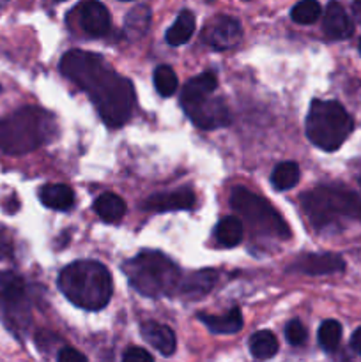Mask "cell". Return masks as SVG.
<instances>
[{"label": "cell", "mask_w": 361, "mask_h": 362, "mask_svg": "<svg viewBox=\"0 0 361 362\" xmlns=\"http://www.w3.org/2000/svg\"><path fill=\"white\" fill-rule=\"evenodd\" d=\"M285 338L290 345L299 346L306 341V329L299 320H290L285 327Z\"/></svg>", "instance_id": "obj_28"}, {"label": "cell", "mask_w": 361, "mask_h": 362, "mask_svg": "<svg viewBox=\"0 0 361 362\" xmlns=\"http://www.w3.org/2000/svg\"><path fill=\"white\" fill-rule=\"evenodd\" d=\"M354 124L349 113L336 101H311L306 117V136L315 147L333 152L342 147L353 131Z\"/></svg>", "instance_id": "obj_6"}, {"label": "cell", "mask_w": 361, "mask_h": 362, "mask_svg": "<svg viewBox=\"0 0 361 362\" xmlns=\"http://www.w3.org/2000/svg\"><path fill=\"white\" fill-rule=\"evenodd\" d=\"M230 205L237 214L243 216L244 221L257 235L275 237L280 240L290 239V228L282 216L275 211V207L246 187H236L232 191Z\"/></svg>", "instance_id": "obj_8"}, {"label": "cell", "mask_w": 361, "mask_h": 362, "mask_svg": "<svg viewBox=\"0 0 361 362\" xmlns=\"http://www.w3.org/2000/svg\"><path fill=\"white\" fill-rule=\"evenodd\" d=\"M250 352L255 359H271L278 352V339L271 331H258L250 339Z\"/></svg>", "instance_id": "obj_22"}, {"label": "cell", "mask_w": 361, "mask_h": 362, "mask_svg": "<svg viewBox=\"0 0 361 362\" xmlns=\"http://www.w3.org/2000/svg\"><path fill=\"white\" fill-rule=\"evenodd\" d=\"M216 88H218V78L211 71L191 78L183 87L180 105L191 122L200 129H216L230 124V112L225 101L212 95Z\"/></svg>", "instance_id": "obj_5"}, {"label": "cell", "mask_w": 361, "mask_h": 362, "mask_svg": "<svg viewBox=\"0 0 361 362\" xmlns=\"http://www.w3.org/2000/svg\"><path fill=\"white\" fill-rule=\"evenodd\" d=\"M39 200L53 211H69L74 205V193L66 184H46L39 191Z\"/></svg>", "instance_id": "obj_17"}, {"label": "cell", "mask_w": 361, "mask_h": 362, "mask_svg": "<svg viewBox=\"0 0 361 362\" xmlns=\"http://www.w3.org/2000/svg\"><path fill=\"white\" fill-rule=\"evenodd\" d=\"M131 286L145 297L170 296L180 285V271L159 251H142L122 267Z\"/></svg>", "instance_id": "obj_4"}, {"label": "cell", "mask_w": 361, "mask_h": 362, "mask_svg": "<svg viewBox=\"0 0 361 362\" xmlns=\"http://www.w3.org/2000/svg\"><path fill=\"white\" fill-rule=\"evenodd\" d=\"M9 2H11V0H0V11H2L4 7H6Z\"/></svg>", "instance_id": "obj_34"}, {"label": "cell", "mask_w": 361, "mask_h": 362, "mask_svg": "<svg viewBox=\"0 0 361 362\" xmlns=\"http://www.w3.org/2000/svg\"><path fill=\"white\" fill-rule=\"evenodd\" d=\"M195 32V14L191 11H183L173 21L172 27L166 30V42L170 46H180L191 39Z\"/></svg>", "instance_id": "obj_19"}, {"label": "cell", "mask_w": 361, "mask_h": 362, "mask_svg": "<svg viewBox=\"0 0 361 362\" xmlns=\"http://www.w3.org/2000/svg\"><path fill=\"white\" fill-rule=\"evenodd\" d=\"M57 361H60V362H85V361H87V357H85L84 354L76 352L74 349H69V346H66V349H62L59 354H57Z\"/></svg>", "instance_id": "obj_31"}, {"label": "cell", "mask_w": 361, "mask_h": 362, "mask_svg": "<svg viewBox=\"0 0 361 362\" xmlns=\"http://www.w3.org/2000/svg\"><path fill=\"white\" fill-rule=\"evenodd\" d=\"M11 255H13V239L6 226L0 225V264L9 260Z\"/></svg>", "instance_id": "obj_29"}, {"label": "cell", "mask_w": 361, "mask_h": 362, "mask_svg": "<svg viewBox=\"0 0 361 362\" xmlns=\"http://www.w3.org/2000/svg\"><path fill=\"white\" fill-rule=\"evenodd\" d=\"M94 211L103 221H119L126 214V202L113 193H103L94 202Z\"/></svg>", "instance_id": "obj_20"}, {"label": "cell", "mask_w": 361, "mask_h": 362, "mask_svg": "<svg viewBox=\"0 0 361 362\" xmlns=\"http://www.w3.org/2000/svg\"><path fill=\"white\" fill-rule=\"evenodd\" d=\"M218 281V274L212 269H204V271H198L195 274H190L183 283L179 285V290L183 296L191 297V299H198V297L205 296L207 292H211L212 286Z\"/></svg>", "instance_id": "obj_18"}, {"label": "cell", "mask_w": 361, "mask_h": 362, "mask_svg": "<svg viewBox=\"0 0 361 362\" xmlns=\"http://www.w3.org/2000/svg\"><path fill=\"white\" fill-rule=\"evenodd\" d=\"M60 71L81 90L87 92L101 119L110 127L122 126L133 115V83L127 78L117 74L103 57L73 49L62 57Z\"/></svg>", "instance_id": "obj_1"}, {"label": "cell", "mask_w": 361, "mask_h": 362, "mask_svg": "<svg viewBox=\"0 0 361 362\" xmlns=\"http://www.w3.org/2000/svg\"><path fill=\"white\" fill-rule=\"evenodd\" d=\"M350 346H353L354 352L360 354V356H361V327L354 331L353 338H350Z\"/></svg>", "instance_id": "obj_32"}, {"label": "cell", "mask_w": 361, "mask_h": 362, "mask_svg": "<svg viewBox=\"0 0 361 362\" xmlns=\"http://www.w3.org/2000/svg\"><path fill=\"white\" fill-rule=\"evenodd\" d=\"M299 166L294 161H285L276 165V168L271 173V184L275 189L278 191H287L290 187H294L299 180Z\"/></svg>", "instance_id": "obj_23"}, {"label": "cell", "mask_w": 361, "mask_h": 362, "mask_svg": "<svg viewBox=\"0 0 361 362\" xmlns=\"http://www.w3.org/2000/svg\"><path fill=\"white\" fill-rule=\"evenodd\" d=\"M151 25V11L147 6H138L126 16V30L131 37H140Z\"/></svg>", "instance_id": "obj_24"}, {"label": "cell", "mask_w": 361, "mask_h": 362, "mask_svg": "<svg viewBox=\"0 0 361 362\" xmlns=\"http://www.w3.org/2000/svg\"><path fill=\"white\" fill-rule=\"evenodd\" d=\"M353 14L357 23H361V0H354L353 2Z\"/></svg>", "instance_id": "obj_33"}, {"label": "cell", "mask_w": 361, "mask_h": 362, "mask_svg": "<svg viewBox=\"0 0 361 362\" xmlns=\"http://www.w3.org/2000/svg\"><path fill=\"white\" fill-rule=\"evenodd\" d=\"M303 209L317 228L331 225L336 219L361 221V198L340 186H322L301 198Z\"/></svg>", "instance_id": "obj_7"}, {"label": "cell", "mask_w": 361, "mask_h": 362, "mask_svg": "<svg viewBox=\"0 0 361 362\" xmlns=\"http://www.w3.org/2000/svg\"><path fill=\"white\" fill-rule=\"evenodd\" d=\"M154 85L156 90L163 98H170V95L176 94L177 87H179V80H177V74L173 73L172 67L158 66L154 71Z\"/></svg>", "instance_id": "obj_27"}, {"label": "cell", "mask_w": 361, "mask_h": 362, "mask_svg": "<svg viewBox=\"0 0 361 362\" xmlns=\"http://www.w3.org/2000/svg\"><path fill=\"white\" fill-rule=\"evenodd\" d=\"M360 52H361V41H360Z\"/></svg>", "instance_id": "obj_35"}, {"label": "cell", "mask_w": 361, "mask_h": 362, "mask_svg": "<svg viewBox=\"0 0 361 362\" xmlns=\"http://www.w3.org/2000/svg\"><path fill=\"white\" fill-rule=\"evenodd\" d=\"M59 288L74 306L98 311L112 299L113 279L99 262L78 260L60 272Z\"/></svg>", "instance_id": "obj_3"}, {"label": "cell", "mask_w": 361, "mask_h": 362, "mask_svg": "<svg viewBox=\"0 0 361 362\" xmlns=\"http://www.w3.org/2000/svg\"><path fill=\"white\" fill-rule=\"evenodd\" d=\"M80 25L88 35L99 37V35L108 34L112 27V18H110L108 9L99 0H85L80 6Z\"/></svg>", "instance_id": "obj_12"}, {"label": "cell", "mask_w": 361, "mask_h": 362, "mask_svg": "<svg viewBox=\"0 0 361 362\" xmlns=\"http://www.w3.org/2000/svg\"><path fill=\"white\" fill-rule=\"evenodd\" d=\"M195 194L190 189H176L170 193H158L149 197L144 202L145 211L152 212H170V211H188L193 207Z\"/></svg>", "instance_id": "obj_13"}, {"label": "cell", "mask_w": 361, "mask_h": 362, "mask_svg": "<svg viewBox=\"0 0 361 362\" xmlns=\"http://www.w3.org/2000/svg\"><path fill=\"white\" fill-rule=\"evenodd\" d=\"M345 269V262L342 257L335 253H314V255H301L296 262H292L290 271L299 272V274L308 276H324L342 272Z\"/></svg>", "instance_id": "obj_11"}, {"label": "cell", "mask_w": 361, "mask_h": 362, "mask_svg": "<svg viewBox=\"0 0 361 362\" xmlns=\"http://www.w3.org/2000/svg\"><path fill=\"white\" fill-rule=\"evenodd\" d=\"M55 134V117L38 106H25L0 117V151L6 154H27L50 144Z\"/></svg>", "instance_id": "obj_2"}, {"label": "cell", "mask_w": 361, "mask_h": 362, "mask_svg": "<svg viewBox=\"0 0 361 362\" xmlns=\"http://www.w3.org/2000/svg\"><path fill=\"white\" fill-rule=\"evenodd\" d=\"M142 338L149 343L151 346H154L159 354L163 356H172L176 352L177 339L176 334L170 327L166 325L158 324V322H145L142 324Z\"/></svg>", "instance_id": "obj_15"}, {"label": "cell", "mask_w": 361, "mask_h": 362, "mask_svg": "<svg viewBox=\"0 0 361 362\" xmlns=\"http://www.w3.org/2000/svg\"><path fill=\"white\" fill-rule=\"evenodd\" d=\"M244 226L237 216H227L216 226V239L225 247H234L243 240Z\"/></svg>", "instance_id": "obj_21"}, {"label": "cell", "mask_w": 361, "mask_h": 362, "mask_svg": "<svg viewBox=\"0 0 361 362\" xmlns=\"http://www.w3.org/2000/svg\"><path fill=\"white\" fill-rule=\"evenodd\" d=\"M57 2H64V0H57Z\"/></svg>", "instance_id": "obj_36"}, {"label": "cell", "mask_w": 361, "mask_h": 362, "mask_svg": "<svg viewBox=\"0 0 361 362\" xmlns=\"http://www.w3.org/2000/svg\"><path fill=\"white\" fill-rule=\"evenodd\" d=\"M124 361H144V362H152V354H149L145 349H137V346H131V349H127L126 352H124L122 356Z\"/></svg>", "instance_id": "obj_30"}, {"label": "cell", "mask_w": 361, "mask_h": 362, "mask_svg": "<svg viewBox=\"0 0 361 362\" xmlns=\"http://www.w3.org/2000/svg\"><path fill=\"white\" fill-rule=\"evenodd\" d=\"M243 37V28L239 20L232 16H216L205 25L202 39L205 45L214 49L234 48Z\"/></svg>", "instance_id": "obj_10"}, {"label": "cell", "mask_w": 361, "mask_h": 362, "mask_svg": "<svg viewBox=\"0 0 361 362\" xmlns=\"http://www.w3.org/2000/svg\"><path fill=\"white\" fill-rule=\"evenodd\" d=\"M322 30L331 39H347L353 35L354 25L342 4L329 2L322 16Z\"/></svg>", "instance_id": "obj_14"}, {"label": "cell", "mask_w": 361, "mask_h": 362, "mask_svg": "<svg viewBox=\"0 0 361 362\" xmlns=\"http://www.w3.org/2000/svg\"><path fill=\"white\" fill-rule=\"evenodd\" d=\"M342 339V325L336 320H326L319 327V345L328 354L335 352Z\"/></svg>", "instance_id": "obj_25"}, {"label": "cell", "mask_w": 361, "mask_h": 362, "mask_svg": "<svg viewBox=\"0 0 361 362\" xmlns=\"http://www.w3.org/2000/svg\"><path fill=\"white\" fill-rule=\"evenodd\" d=\"M0 308L11 327L20 331L28 325V285L16 272H0Z\"/></svg>", "instance_id": "obj_9"}, {"label": "cell", "mask_w": 361, "mask_h": 362, "mask_svg": "<svg viewBox=\"0 0 361 362\" xmlns=\"http://www.w3.org/2000/svg\"><path fill=\"white\" fill-rule=\"evenodd\" d=\"M198 320L212 332V334H236L243 329V313L239 308H234L227 315L214 317V315H198Z\"/></svg>", "instance_id": "obj_16"}, {"label": "cell", "mask_w": 361, "mask_h": 362, "mask_svg": "<svg viewBox=\"0 0 361 362\" xmlns=\"http://www.w3.org/2000/svg\"><path fill=\"white\" fill-rule=\"evenodd\" d=\"M322 7L317 0H301L290 11V18L299 25H311L321 18Z\"/></svg>", "instance_id": "obj_26"}]
</instances>
